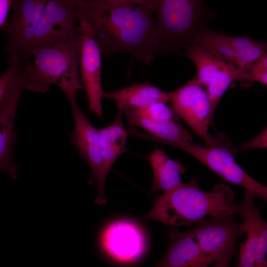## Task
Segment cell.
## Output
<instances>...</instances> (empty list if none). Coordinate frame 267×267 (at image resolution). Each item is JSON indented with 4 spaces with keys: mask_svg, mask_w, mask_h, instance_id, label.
<instances>
[{
    "mask_svg": "<svg viewBox=\"0 0 267 267\" xmlns=\"http://www.w3.org/2000/svg\"><path fill=\"white\" fill-rule=\"evenodd\" d=\"M78 20L86 22L102 54L126 52L147 65L156 54L152 0H74Z\"/></svg>",
    "mask_w": 267,
    "mask_h": 267,
    "instance_id": "cell-1",
    "label": "cell"
},
{
    "mask_svg": "<svg viewBox=\"0 0 267 267\" xmlns=\"http://www.w3.org/2000/svg\"><path fill=\"white\" fill-rule=\"evenodd\" d=\"M234 194L229 185L220 182L210 192L202 190L193 177L187 183L158 196L151 210L143 217L164 225L179 226L196 224L204 219L223 215H235Z\"/></svg>",
    "mask_w": 267,
    "mask_h": 267,
    "instance_id": "cell-2",
    "label": "cell"
},
{
    "mask_svg": "<svg viewBox=\"0 0 267 267\" xmlns=\"http://www.w3.org/2000/svg\"><path fill=\"white\" fill-rule=\"evenodd\" d=\"M81 38L33 46L21 60L24 89L45 92L52 85L66 96L83 89L80 74Z\"/></svg>",
    "mask_w": 267,
    "mask_h": 267,
    "instance_id": "cell-3",
    "label": "cell"
},
{
    "mask_svg": "<svg viewBox=\"0 0 267 267\" xmlns=\"http://www.w3.org/2000/svg\"><path fill=\"white\" fill-rule=\"evenodd\" d=\"M156 54L178 52L194 43L214 11L201 0H152Z\"/></svg>",
    "mask_w": 267,
    "mask_h": 267,
    "instance_id": "cell-4",
    "label": "cell"
},
{
    "mask_svg": "<svg viewBox=\"0 0 267 267\" xmlns=\"http://www.w3.org/2000/svg\"><path fill=\"white\" fill-rule=\"evenodd\" d=\"M170 102L179 117L194 133L202 138L206 146L226 148L236 153V148L224 134L212 136L209 126L214 127L211 117L210 102L204 87L195 79L169 92Z\"/></svg>",
    "mask_w": 267,
    "mask_h": 267,
    "instance_id": "cell-5",
    "label": "cell"
},
{
    "mask_svg": "<svg viewBox=\"0 0 267 267\" xmlns=\"http://www.w3.org/2000/svg\"><path fill=\"white\" fill-rule=\"evenodd\" d=\"M234 216L206 218L192 228L208 266L222 259L230 260L236 253L242 222H236Z\"/></svg>",
    "mask_w": 267,
    "mask_h": 267,
    "instance_id": "cell-6",
    "label": "cell"
},
{
    "mask_svg": "<svg viewBox=\"0 0 267 267\" xmlns=\"http://www.w3.org/2000/svg\"><path fill=\"white\" fill-rule=\"evenodd\" d=\"M74 120V130L71 134L70 142L78 149L80 156L88 163L91 171V183L96 184L97 196L95 202L103 205L106 203L105 175L101 151L99 130L91 123L79 108L76 94L67 96Z\"/></svg>",
    "mask_w": 267,
    "mask_h": 267,
    "instance_id": "cell-7",
    "label": "cell"
},
{
    "mask_svg": "<svg viewBox=\"0 0 267 267\" xmlns=\"http://www.w3.org/2000/svg\"><path fill=\"white\" fill-rule=\"evenodd\" d=\"M172 146L182 150L197 159L222 179L251 192L255 197L267 199V187L259 182L237 163L236 153L226 148H213L190 142H180Z\"/></svg>",
    "mask_w": 267,
    "mask_h": 267,
    "instance_id": "cell-8",
    "label": "cell"
},
{
    "mask_svg": "<svg viewBox=\"0 0 267 267\" xmlns=\"http://www.w3.org/2000/svg\"><path fill=\"white\" fill-rule=\"evenodd\" d=\"M255 198L244 189L243 198L236 204L243 220L241 234H246L245 241L239 245L237 267H267V224L254 203Z\"/></svg>",
    "mask_w": 267,
    "mask_h": 267,
    "instance_id": "cell-9",
    "label": "cell"
},
{
    "mask_svg": "<svg viewBox=\"0 0 267 267\" xmlns=\"http://www.w3.org/2000/svg\"><path fill=\"white\" fill-rule=\"evenodd\" d=\"M47 0H14L12 14L2 28L9 57L23 60L32 48Z\"/></svg>",
    "mask_w": 267,
    "mask_h": 267,
    "instance_id": "cell-10",
    "label": "cell"
},
{
    "mask_svg": "<svg viewBox=\"0 0 267 267\" xmlns=\"http://www.w3.org/2000/svg\"><path fill=\"white\" fill-rule=\"evenodd\" d=\"M81 32L80 74L82 85L89 102V110L102 119L101 52L89 25L79 20Z\"/></svg>",
    "mask_w": 267,
    "mask_h": 267,
    "instance_id": "cell-11",
    "label": "cell"
},
{
    "mask_svg": "<svg viewBox=\"0 0 267 267\" xmlns=\"http://www.w3.org/2000/svg\"><path fill=\"white\" fill-rule=\"evenodd\" d=\"M80 38L74 0H47L32 48L43 43Z\"/></svg>",
    "mask_w": 267,
    "mask_h": 267,
    "instance_id": "cell-12",
    "label": "cell"
},
{
    "mask_svg": "<svg viewBox=\"0 0 267 267\" xmlns=\"http://www.w3.org/2000/svg\"><path fill=\"white\" fill-rule=\"evenodd\" d=\"M19 70L0 104V172L8 174L13 179L17 178L18 172L13 159L16 141L14 120L20 95L25 89Z\"/></svg>",
    "mask_w": 267,
    "mask_h": 267,
    "instance_id": "cell-13",
    "label": "cell"
},
{
    "mask_svg": "<svg viewBox=\"0 0 267 267\" xmlns=\"http://www.w3.org/2000/svg\"><path fill=\"white\" fill-rule=\"evenodd\" d=\"M103 246L113 258L129 262L139 257L145 249L144 236L135 224L119 221L109 225L102 236Z\"/></svg>",
    "mask_w": 267,
    "mask_h": 267,
    "instance_id": "cell-14",
    "label": "cell"
},
{
    "mask_svg": "<svg viewBox=\"0 0 267 267\" xmlns=\"http://www.w3.org/2000/svg\"><path fill=\"white\" fill-rule=\"evenodd\" d=\"M168 235V247L156 267H208L192 229L180 232L174 228Z\"/></svg>",
    "mask_w": 267,
    "mask_h": 267,
    "instance_id": "cell-15",
    "label": "cell"
},
{
    "mask_svg": "<svg viewBox=\"0 0 267 267\" xmlns=\"http://www.w3.org/2000/svg\"><path fill=\"white\" fill-rule=\"evenodd\" d=\"M129 134L172 146L180 142H190L192 136L181 124L174 122H158L126 115Z\"/></svg>",
    "mask_w": 267,
    "mask_h": 267,
    "instance_id": "cell-16",
    "label": "cell"
},
{
    "mask_svg": "<svg viewBox=\"0 0 267 267\" xmlns=\"http://www.w3.org/2000/svg\"><path fill=\"white\" fill-rule=\"evenodd\" d=\"M102 97L114 100L117 110L123 112L146 107L156 102H170L169 92L148 82L133 83L113 91H104Z\"/></svg>",
    "mask_w": 267,
    "mask_h": 267,
    "instance_id": "cell-17",
    "label": "cell"
},
{
    "mask_svg": "<svg viewBox=\"0 0 267 267\" xmlns=\"http://www.w3.org/2000/svg\"><path fill=\"white\" fill-rule=\"evenodd\" d=\"M151 167L152 191L166 192L182 183L181 176L185 172L180 162L170 158L161 149H155L146 157Z\"/></svg>",
    "mask_w": 267,
    "mask_h": 267,
    "instance_id": "cell-18",
    "label": "cell"
},
{
    "mask_svg": "<svg viewBox=\"0 0 267 267\" xmlns=\"http://www.w3.org/2000/svg\"><path fill=\"white\" fill-rule=\"evenodd\" d=\"M124 115L122 111L117 110L114 121L98 129L104 172L106 177L115 162L127 149L129 133L124 127Z\"/></svg>",
    "mask_w": 267,
    "mask_h": 267,
    "instance_id": "cell-19",
    "label": "cell"
},
{
    "mask_svg": "<svg viewBox=\"0 0 267 267\" xmlns=\"http://www.w3.org/2000/svg\"><path fill=\"white\" fill-rule=\"evenodd\" d=\"M194 43L220 60L230 62L239 68H248L240 60L225 34L206 27L199 33Z\"/></svg>",
    "mask_w": 267,
    "mask_h": 267,
    "instance_id": "cell-20",
    "label": "cell"
},
{
    "mask_svg": "<svg viewBox=\"0 0 267 267\" xmlns=\"http://www.w3.org/2000/svg\"><path fill=\"white\" fill-rule=\"evenodd\" d=\"M184 49L185 55L196 66V75L194 78L203 87L227 62L215 57L195 43L187 46Z\"/></svg>",
    "mask_w": 267,
    "mask_h": 267,
    "instance_id": "cell-21",
    "label": "cell"
},
{
    "mask_svg": "<svg viewBox=\"0 0 267 267\" xmlns=\"http://www.w3.org/2000/svg\"><path fill=\"white\" fill-rule=\"evenodd\" d=\"M237 76V67L233 64L227 62L205 87L210 102L211 117L213 124L217 106L231 83L236 80Z\"/></svg>",
    "mask_w": 267,
    "mask_h": 267,
    "instance_id": "cell-22",
    "label": "cell"
},
{
    "mask_svg": "<svg viewBox=\"0 0 267 267\" xmlns=\"http://www.w3.org/2000/svg\"><path fill=\"white\" fill-rule=\"evenodd\" d=\"M227 39L240 60L249 68L267 54V43L246 37L227 35Z\"/></svg>",
    "mask_w": 267,
    "mask_h": 267,
    "instance_id": "cell-23",
    "label": "cell"
},
{
    "mask_svg": "<svg viewBox=\"0 0 267 267\" xmlns=\"http://www.w3.org/2000/svg\"><path fill=\"white\" fill-rule=\"evenodd\" d=\"M123 113L125 115L158 122H177L180 119L172 107L161 102H156L142 108L125 110Z\"/></svg>",
    "mask_w": 267,
    "mask_h": 267,
    "instance_id": "cell-24",
    "label": "cell"
},
{
    "mask_svg": "<svg viewBox=\"0 0 267 267\" xmlns=\"http://www.w3.org/2000/svg\"><path fill=\"white\" fill-rule=\"evenodd\" d=\"M241 81H256L267 85V54L261 57L250 68L245 69Z\"/></svg>",
    "mask_w": 267,
    "mask_h": 267,
    "instance_id": "cell-25",
    "label": "cell"
},
{
    "mask_svg": "<svg viewBox=\"0 0 267 267\" xmlns=\"http://www.w3.org/2000/svg\"><path fill=\"white\" fill-rule=\"evenodd\" d=\"M8 67L0 77V104L7 90L18 73L21 61L20 59L8 57Z\"/></svg>",
    "mask_w": 267,
    "mask_h": 267,
    "instance_id": "cell-26",
    "label": "cell"
},
{
    "mask_svg": "<svg viewBox=\"0 0 267 267\" xmlns=\"http://www.w3.org/2000/svg\"><path fill=\"white\" fill-rule=\"evenodd\" d=\"M267 147V129L266 127L258 135L250 141L243 143L240 149L246 150L251 149H266Z\"/></svg>",
    "mask_w": 267,
    "mask_h": 267,
    "instance_id": "cell-27",
    "label": "cell"
},
{
    "mask_svg": "<svg viewBox=\"0 0 267 267\" xmlns=\"http://www.w3.org/2000/svg\"><path fill=\"white\" fill-rule=\"evenodd\" d=\"M12 0H0V29L3 28L12 4Z\"/></svg>",
    "mask_w": 267,
    "mask_h": 267,
    "instance_id": "cell-28",
    "label": "cell"
},
{
    "mask_svg": "<svg viewBox=\"0 0 267 267\" xmlns=\"http://www.w3.org/2000/svg\"><path fill=\"white\" fill-rule=\"evenodd\" d=\"M230 260L226 259L220 260L217 262L215 264L211 267H230Z\"/></svg>",
    "mask_w": 267,
    "mask_h": 267,
    "instance_id": "cell-29",
    "label": "cell"
}]
</instances>
